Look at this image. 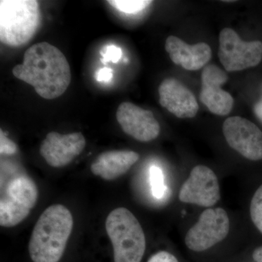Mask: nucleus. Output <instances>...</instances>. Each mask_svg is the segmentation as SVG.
<instances>
[{
    "label": "nucleus",
    "instance_id": "obj_13",
    "mask_svg": "<svg viewBox=\"0 0 262 262\" xmlns=\"http://www.w3.org/2000/svg\"><path fill=\"white\" fill-rule=\"evenodd\" d=\"M160 103L179 118H192L199 110L194 94L175 78L165 79L159 86Z\"/></svg>",
    "mask_w": 262,
    "mask_h": 262
},
{
    "label": "nucleus",
    "instance_id": "obj_15",
    "mask_svg": "<svg viewBox=\"0 0 262 262\" xmlns=\"http://www.w3.org/2000/svg\"><path fill=\"white\" fill-rule=\"evenodd\" d=\"M139 159L135 151L113 150L101 153L91 164V172L106 181L115 180L126 173Z\"/></svg>",
    "mask_w": 262,
    "mask_h": 262
},
{
    "label": "nucleus",
    "instance_id": "obj_9",
    "mask_svg": "<svg viewBox=\"0 0 262 262\" xmlns=\"http://www.w3.org/2000/svg\"><path fill=\"white\" fill-rule=\"evenodd\" d=\"M179 200L184 203L212 207L221 198L220 184L214 172L205 165H196L183 184Z\"/></svg>",
    "mask_w": 262,
    "mask_h": 262
},
{
    "label": "nucleus",
    "instance_id": "obj_5",
    "mask_svg": "<svg viewBox=\"0 0 262 262\" xmlns=\"http://www.w3.org/2000/svg\"><path fill=\"white\" fill-rule=\"evenodd\" d=\"M3 192L0 201V225L15 227L28 216L37 203V185L27 176H19L8 183Z\"/></svg>",
    "mask_w": 262,
    "mask_h": 262
},
{
    "label": "nucleus",
    "instance_id": "obj_24",
    "mask_svg": "<svg viewBox=\"0 0 262 262\" xmlns=\"http://www.w3.org/2000/svg\"><path fill=\"white\" fill-rule=\"evenodd\" d=\"M253 258L255 262H262V246L253 251Z\"/></svg>",
    "mask_w": 262,
    "mask_h": 262
},
{
    "label": "nucleus",
    "instance_id": "obj_17",
    "mask_svg": "<svg viewBox=\"0 0 262 262\" xmlns=\"http://www.w3.org/2000/svg\"><path fill=\"white\" fill-rule=\"evenodd\" d=\"M108 4L112 5L115 9L122 12V13H127V14H134L141 11L146 8L148 5L151 3V1H143V0H110L108 1Z\"/></svg>",
    "mask_w": 262,
    "mask_h": 262
},
{
    "label": "nucleus",
    "instance_id": "obj_7",
    "mask_svg": "<svg viewBox=\"0 0 262 262\" xmlns=\"http://www.w3.org/2000/svg\"><path fill=\"white\" fill-rule=\"evenodd\" d=\"M219 58L227 72L256 67L262 59V42H245L233 29L225 28L220 34Z\"/></svg>",
    "mask_w": 262,
    "mask_h": 262
},
{
    "label": "nucleus",
    "instance_id": "obj_4",
    "mask_svg": "<svg viewBox=\"0 0 262 262\" xmlns=\"http://www.w3.org/2000/svg\"><path fill=\"white\" fill-rule=\"evenodd\" d=\"M39 24V3L35 0L0 1V40L20 47L34 37Z\"/></svg>",
    "mask_w": 262,
    "mask_h": 262
},
{
    "label": "nucleus",
    "instance_id": "obj_16",
    "mask_svg": "<svg viewBox=\"0 0 262 262\" xmlns=\"http://www.w3.org/2000/svg\"><path fill=\"white\" fill-rule=\"evenodd\" d=\"M149 183L151 193L157 199H162L168 192V187L165 184V178L161 168L153 165L149 169Z\"/></svg>",
    "mask_w": 262,
    "mask_h": 262
},
{
    "label": "nucleus",
    "instance_id": "obj_2",
    "mask_svg": "<svg viewBox=\"0 0 262 262\" xmlns=\"http://www.w3.org/2000/svg\"><path fill=\"white\" fill-rule=\"evenodd\" d=\"M73 228V217L62 205L48 207L33 229L29 251L33 262H58Z\"/></svg>",
    "mask_w": 262,
    "mask_h": 262
},
{
    "label": "nucleus",
    "instance_id": "obj_20",
    "mask_svg": "<svg viewBox=\"0 0 262 262\" xmlns=\"http://www.w3.org/2000/svg\"><path fill=\"white\" fill-rule=\"evenodd\" d=\"M17 146L13 141L5 135L3 130L0 132V153L1 155H13L16 153Z\"/></svg>",
    "mask_w": 262,
    "mask_h": 262
},
{
    "label": "nucleus",
    "instance_id": "obj_3",
    "mask_svg": "<svg viewBox=\"0 0 262 262\" xmlns=\"http://www.w3.org/2000/svg\"><path fill=\"white\" fill-rule=\"evenodd\" d=\"M106 230L113 246L115 262H141L146 238L139 221L129 210L117 208L108 215Z\"/></svg>",
    "mask_w": 262,
    "mask_h": 262
},
{
    "label": "nucleus",
    "instance_id": "obj_11",
    "mask_svg": "<svg viewBox=\"0 0 262 262\" xmlns=\"http://www.w3.org/2000/svg\"><path fill=\"white\" fill-rule=\"evenodd\" d=\"M85 144V139L80 132L65 135L51 132L42 141L39 153L48 165L53 168H61L79 156Z\"/></svg>",
    "mask_w": 262,
    "mask_h": 262
},
{
    "label": "nucleus",
    "instance_id": "obj_22",
    "mask_svg": "<svg viewBox=\"0 0 262 262\" xmlns=\"http://www.w3.org/2000/svg\"><path fill=\"white\" fill-rule=\"evenodd\" d=\"M113 70L105 67L98 71L96 75V79L98 82H108L113 80Z\"/></svg>",
    "mask_w": 262,
    "mask_h": 262
},
{
    "label": "nucleus",
    "instance_id": "obj_8",
    "mask_svg": "<svg viewBox=\"0 0 262 262\" xmlns=\"http://www.w3.org/2000/svg\"><path fill=\"white\" fill-rule=\"evenodd\" d=\"M223 134L230 147L246 159L262 160V131L241 117H231L224 122Z\"/></svg>",
    "mask_w": 262,
    "mask_h": 262
},
{
    "label": "nucleus",
    "instance_id": "obj_14",
    "mask_svg": "<svg viewBox=\"0 0 262 262\" xmlns=\"http://www.w3.org/2000/svg\"><path fill=\"white\" fill-rule=\"evenodd\" d=\"M165 50L175 64L189 71L203 68L212 56L211 48L206 43L199 42L190 46L175 36L167 38Z\"/></svg>",
    "mask_w": 262,
    "mask_h": 262
},
{
    "label": "nucleus",
    "instance_id": "obj_1",
    "mask_svg": "<svg viewBox=\"0 0 262 262\" xmlns=\"http://www.w3.org/2000/svg\"><path fill=\"white\" fill-rule=\"evenodd\" d=\"M13 74L34 88L46 99H54L64 94L72 80L70 66L63 53L50 43H37L24 53L21 64Z\"/></svg>",
    "mask_w": 262,
    "mask_h": 262
},
{
    "label": "nucleus",
    "instance_id": "obj_10",
    "mask_svg": "<svg viewBox=\"0 0 262 262\" xmlns=\"http://www.w3.org/2000/svg\"><path fill=\"white\" fill-rule=\"evenodd\" d=\"M202 88L200 99L211 113L225 116L231 113L234 99L222 86L228 80L225 71L213 64L206 66L201 75Z\"/></svg>",
    "mask_w": 262,
    "mask_h": 262
},
{
    "label": "nucleus",
    "instance_id": "obj_21",
    "mask_svg": "<svg viewBox=\"0 0 262 262\" xmlns=\"http://www.w3.org/2000/svg\"><path fill=\"white\" fill-rule=\"evenodd\" d=\"M147 262H179L175 256L168 251H162L151 256Z\"/></svg>",
    "mask_w": 262,
    "mask_h": 262
},
{
    "label": "nucleus",
    "instance_id": "obj_12",
    "mask_svg": "<svg viewBox=\"0 0 262 262\" xmlns=\"http://www.w3.org/2000/svg\"><path fill=\"white\" fill-rule=\"evenodd\" d=\"M116 117L122 130L136 140L148 142L159 136V122L149 110L123 102L117 108Z\"/></svg>",
    "mask_w": 262,
    "mask_h": 262
},
{
    "label": "nucleus",
    "instance_id": "obj_18",
    "mask_svg": "<svg viewBox=\"0 0 262 262\" xmlns=\"http://www.w3.org/2000/svg\"><path fill=\"white\" fill-rule=\"evenodd\" d=\"M250 214L253 223L262 233V185L253 194L250 206Z\"/></svg>",
    "mask_w": 262,
    "mask_h": 262
},
{
    "label": "nucleus",
    "instance_id": "obj_23",
    "mask_svg": "<svg viewBox=\"0 0 262 262\" xmlns=\"http://www.w3.org/2000/svg\"><path fill=\"white\" fill-rule=\"evenodd\" d=\"M253 110H254L255 115H256V116L258 117V120H259L260 122L262 123V96L260 101H258V102L255 104Z\"/></svg>",
    "mask_w": 262,
    "mask_h": 262
},
{
    "label": "nucleus",
    "instance_id": "obj_6",
    "mask_svg": "<svg viewBox=\"0 0 262 262\" xmlns=\"http://www.w3.org/2000/svg\"><path fill=\"white\" fill-rule=\"evenodd\" d=\"M229 229V216L223 208H208L188 231L186 246L194 252H203L224 241L228 235Z\"/></svg>",
    "mask_w": 262,
    "mask_h": 262
},
{
    "label": "nucleus",
    "instance_id": "obj_19",
    "mask_svg": "<svg viewBox=\"0 0 262 262\" xmlns=\"http://www.w3.org/2000/svg\"><path fill=\"white\" fill-rule=\"evenodd\" d=\"M101 61L103 63H108V62L117 63L122 57V51L120 48L114 45H108L103 48L101 51Z\"/></svg>",
    "mask_w": 262,
    "mask_h": 262
}]
</instances>
